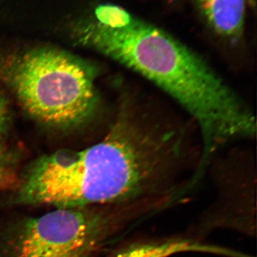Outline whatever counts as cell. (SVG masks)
<instances>
[{
  "mask_svg": "<svg viewBox=\"0 0 257 257\" xmlns=\"http://www.w3.org/2000/svg\"><path fill=\"white\" fill-rule=\"evenodd\" d=\"M185 147L184 128L126 101L99 143L35 161L20 178L13 204L76 208L130 202L161 185Z\"/></svg>",
  "mask_w": 257,
  "mask_h": 257,
  "instance_id": "6da1fadb",
  "label": "cell"
},
{
  "mask_svg": "<svg viewBox=\"0 0 257 257\" xmlns=\"http://www.w3.org/2000/svg\"><path fill=\"white\" fill-rule=\"evenodd\" d=\"M83 46L143 76L175 99L195 121L204 167L226 144L251 138L254 115L209 64L182 42L117 5L102 4L74 28Z\"/></svg>",
  "mask_w": 257,
  "mask_h": 257,
  "instance_id": "7a4b0ae2",
  "label": "cell"
},
{
  "mask_svg": "<svg viewBox=\"0 0 257 257\" xmlns=\"http://www.w3.org/2000/svg\"><path fill=\"white\" fill-rule=\"evenodd\" d=\"M5 73L23 107L45 124L74 126L97 109L94 70L65 51L33 49L10 60Z\"/></svg>",
  "mask_w": 257,
  "mask_h": 257,
  "instance_id": "3957f363",
  "label": "cell"
},
{
  "mask_svg": "<svg viewBox=\"0 0 257 257\" xmlns=\"http://www.w3.org/2000/svg\"><path fill=\"white\" fill-rule=\"evenodd\" d=\"M110 229L109 216L96 208H57L19 223L3 257H95Z\"/></svg>",
  "mask_w": 257,
  "mask_h": 257,
  "instance_id": "277c9868",
  "label": "cell"
},
{
  "mask_svg": "<svg viewBox=\"0 0 257 257\" xmlns=\"http://www.w3.org/2000/svg\"><path fill=\"white\" fill-rule=\"evenodd\" d=\"M197 10L214 33L235 42L242 35L246 0H194Z\"/></svg>",
  "mask_w": 257,
  "mask_h": 257,
  "instance_id": "5b68a950",
  "label": "cell"
},
{
  "mask_svg": "<svg viewBox=\"0 0 257 257\" xmlns=\"http://www.w3.org/2000/svg\"><path fill=\"white\" fill-rule=\"evenodd\" d=\"M8 120L6 102L0 95V192L10 189L16 190L20 182L16 163L5 144Z\"/></svg>",
  "mask_w": 257,
  "mask_h": 257,
  "instance_id": "8992f818",
  "label": "cell"
}]
</instances>
